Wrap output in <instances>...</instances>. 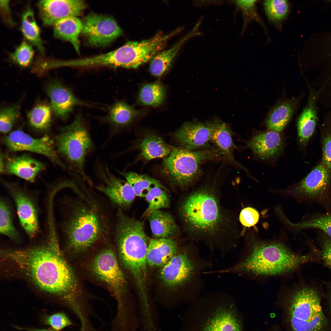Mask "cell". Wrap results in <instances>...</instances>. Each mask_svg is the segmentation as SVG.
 Masks as SVG:
<instances>
[{"mask_svg":"<svg viewBox=\"0 0 331 331\" xmlns=\"http://www.w3.org/2000/svg\"><path fill=\"white\" fill-rule=\"evenodd\" d=\"M247 145L256 156L266 159L281 151L283 142L279 132L269 130L254 136Z\"/></svg>","mask_w":331,"mask_h":331,"instance_id":"obj_24","label":"cell"},{"mask_svg":"<svg viewBox=\"0 0 331 331\" xmlns=\"http://www.w3.org/2000/svg\"><path fill=\"white\" fill-rule=\"evenodd\" d=\"M48 235L43 244L4 250L1 256L39 288L56 297L77 318H82L89 312V304L62 253L56 232Z\"/></svg>","mask_w":331,"mask_h":331,"instance_id":"obj_1","label":"cell"},{"mask_svg":"<svg viewBox=\"0 0 331 331\" xmlns=\"http://www.w3.org/2000/svg\"><path fill=\"white\" fill-rule=\"evenodd\" d=\"M0 233L14 241L20 240L19 234L13 223L11 208L3 197L0 200Z\"/></svg>","mask_w":331,"mask_h":331,"instance_id":"obj_35","label":"cell"},{"mask_svg":"<svg viewBox=\"0 0 331 331\" xmlns=\"http://www.w3.org/2000/svg\"><path fill=\"white\" fill-rule=\"evenodd\" d=\"M21 30L25 38L44 54V51L40 37V30L36 21L33 12L29 8L22 15Z\"/></svg>","mask_w":331,"mask_h":331,"instance_id":"obj_34","label":"cell"},{"mask_svg":"<svg viewBox=\"0 0 331 331\" xmlns=\"http://www.w3.org/2000/svg\"><path fill=\"white\" fill-rule=\"evenodd\" d=\"M96 174L101 181L96 186L115 205L121 208H127L134 201L136 195L130 185L113 174L108 167L100 162L95 166Z\"/></svg>","mask_w":331,"mask_h":331,"instance_id":"obj_15","label":"cell"},{"mask_svg":"<svg viewBox=\"0 0 331 331\" xmlns=\"http://www.w3.org/2000/svg\"><path fill=\"white\" fill-rule=\"evenodd\" d=\"M34 52L32 46L25 42H23L10 54L12 60L20 67L29 66L32 61Z\"/></svg>","mask_w":331,"mask_h":331,"instance_id":"obj_43","label":"cell"},{"mask_svg":"<svg viewBox=\"0 0 331 331\" xmlns=\"http://www.w3.org/2000/svg\"><path fill=\"white\" fill-rule=\"evenodd\" d=\"M247 240L249 253L230 266L216 271V273L274 275L291 271L314 260L311 255H298L281 242L262 240L253 233L249 234Z\"/></svg>","mask_w":331,"mask_h":331,"instance_id":"obj_4","label":"cell"},{"mask_svg":"<svg viewBox=\"0 0 331 331\" xmlns=\"http://www.w3.org/2000/svg\"><path fill=\"white\" fill-rule=\"evenodd\" d=\"M61 230L67 246L76 253L83 252L107 233L104 218L95 208L79 201L68 204Z\"/></svg>","mask_w":331,"mask_h":331,"instance_id":"obj_6","label":"cell"},{"mask_svg":"<svg viewBox=\"0 0 331 331\" xmlns=\"http://www.w3.org/2000/svg\"><path fill=\"white\" fill-rule=\"evenodd\" d=\"M330 306L331 309V291L330 294Z\"/></svg>","mask_w":331,"mask_h":331,"instance_id":"obj_50","label":"cell"},{"mask_svg":"<svg viewBox=\"0 0 331 331\" xmlns=\"http://www.w3.org/2000/svg\"><path fill=\"white\" fill-rule=\"evenodd\" d=\"M45 167L43 163L26 154L9 156L5 162L7 172L30 182L34 181Z\"/></svg>","mask_w":331,"mask_h":331,"instance_id":"obj_23","label":"cell"},{"mask_svg":"<svg viewBox=\"0 0 331 331\" xmlns=\"http://www.w3.org/2000/svg\"><path fill=\"white\" fill-rule=\"evenodd\" d=\"M14 328L19 330L25 331H55L52 329H39L34 327H26L14 325Z\"/></svg>","mask_w":331,"mask_h":331,"instance_id":"obj_48","label":"cell"},{"mask_svg":"<svg viewBox=\"0 0 331 331\" xmlns=\"http://www.w3.org/2000/svg\"><path fill=\"white\" fill-rule=\"evenodd\" d=\"M295 226L299 230H319L331 239V212L314 213L304 221L296 224Z\"/></svg>","mask_w":331,"mask_h":331,"instance_id":"obj_37","label":"cell"},{"mask_svg":"<svg viewBox=\"0 0 331 331\" xmlns=\"http://www.w3.org/2000/svg\"><path fill=\"white\" fill-rule=\"evenodd\" d=\"M165 90L160 84L154 82L146 84L141 89L139 95L140 102L145 105L157 106L163 101Z\"/></svg>","mask_w":331,"mask_h":331,"instance_id":"obj_38","label":"cell"},{"mask_svg":"<svg viewBox=\"0 0 331 331\" xmlns=\"http://www.w3.org/2000/svg\"><path fill=\"white\" fill-rule=\"evenodd\" d=\"M53 25L54 36L70 42L79 54V37L83 28L82 22L77 17H70L58 21Z\"/></svg>","mask_w":331,"mask_h":331,"instance_id":"obj_29","label":"cell"},{"mask_svg":"<svg viewBox=\"0 0 331 331\" xmlns=\"http://www.w3.org/2000/svg\"><path fill=\"white\" fill-rule=\"evenodd\" d=\"M287 194L299 202H315L327 212H331V181L330 173L321 163L301 181L287 191Z\"/></svg>","mask_w":331,"mask_h":331,"instance_id":"obj_12","label":"cell"},{"mask_svg":"<svg viewBox=\"0 0 331 331\" xmlns=\"http://www.w3.org/2000/svg\"><path fill=\"white\" fill-rule=\"evenodd\" d=\"M90 265L93 274L112 291L117 302L116 314L125 313L128 310L126 299L127 282L113 250L107 248L102 250L94 257Z\"/></svg>","mask_w":331,"mask_h":331,"instance_id":"obj_11","label":"cell"},{"mask_svg":"<svg viewBox=\"0 0 331 331\" xmlns=\"http://www.w3.org/2000/svg\"><path fill=\"white\" fill-rule=\"evenodd\" d=\"M209 123L212 131L211 142L218 147L221 154L233 165L244 168L234 158L233 151L235 146L229 126L220 120H215Z\"/></svg>","mask_w":331,"mask_h":331,"instance_id":"obj_25","label":"cell"},{"mask_svg":"<svg viewBox=\"0 0 331 331\" xmlns=\"http://www.w3.org/2000/svg\"><path fill=\"white\" fill-rule=\"evenodd\" d=\"M46 91L50 100L53 112L56 116L62 120H66L76 106H89L77 97L69 89L59 81L49 83Z\"/></svg>","mask_w":331,"mask_h":331,"instance_id":"obj_19","label":"cell"},{"mask_svg":"<svg viewBox=\"0 0 331 331\" xmlns=\"http://www.w3.org/2000/svg\"><path fill=\"white\" fill-rule=\"evenodd\" d=\"M9 2L8 0H1V8L6 21L10 25H13L14 22L11 16Z\"/></svg>","mask_w":331,"mask_h":331,"instance_id":"obj_47","label":"cell"},{"mask_svg":"<svg viewBox=\"0 0 331 331\" xmlns=\"http://www.w3.org/2000/svg\"><path fill=\"white\" fill-rule=\"evenodd\" d=\"M212 131L209 123L188 122L185 123L174 134L180 147L195 151L206 147L211 142Z\"/></svg>","mask_w":331,"mask_h":331,"instance_id":"obj_20","label":"cell"},{"mask_svg":"<svg viewBox=\"0 0 331 331\" xmlns=\"http://www.w3.org/2000/svg\"><path fill=\"white\" fill-rule=\"evenodd\" d=\"M2 182L15 203L22 227L30 238H34L39 229L35 201L28 192L17 184L3 180Z\"/></svg>","mask_w":331,"mask_h":331,"instance_id":"obj_16","label":"cell"},{"mask_svg":"<svg viewBox=\"0 0 331 331\" xmlns=\"http://www.w3.org/2000/svg\"><path fill=\"white\" fill-rule=\"evenodd\" d=\"M259 215L258 212L251 207L243 209L239 215V219L241 224L246 227L255 225L258 222Z\"/></svg>","mask_w":331,"mask_h":331,"instance_id":"obj_46","label":"cell"},{"mask_svg":"<svg viewBox=\"0 0 331 331\" xmlns=\"http://www.w3.org/2000/svg\"><path fill=\"white\" fill-rule=\"evenodd\" d=\"M323 163L331 173V110L324 115L321 127Z\"/></svg>","mask_w":331,"mask_h":331,"instance_id":"obj_40","label":"cell"},{"mask_svg":"<svg viewBox=\"0 0 331 331\" xmlns=\"http://www.w3.org/2000/svg\"><path fill=\"white\" fill-rule=\"evenodd\" d=\"M167 191L159 187L151 189L145 196L148 206L143 215L148 216L153 212L161 208H167L170 204Z\"/></svg>","mask_w":331,"mask_h":331,"instance_id":"obj_39","label":"cell"},{"mask_svg":"<svg viewBox=\"0 0 331 331\" xmlns=\"http://www.w3.org/2000/svg\"><path fill=\"white\" fill-rule=\"evenodd\" d=\"M115 236L120 261L130 275L140 299L147 304L148 266L146 253L149 241L144 223L126 215L117 213Z\"/></svg>","mask_w":331,"mask_h":331,"instance_id":"obj_5","label":"cell"},{"mask_svg":"<svg viewBox=\"0 0 331 331\" xmlns=\"http://www.w3.org/2000/svg\"><path fill=\"white\" fill-rule=\"evenodd\" d=\"M57 151L66 160L72 171L79 174L89 184L92 182L85 170L86 157L94 148L88 127L80 114L61 128L56 139Z\"/></svg>","mask_w":331,"mask_h":331,"instance_id":"obj_8","label":"cell"},{"mask_svg":"<svg viewBox=\"0 0 331 331\" xmlns=\"http://www.w3.org/2000/svg\"><path fill=\"white\" fill-rule=\"evenodd\" d=\"M264 11L269 21L278 27H280L282 22L288 14V2L283 0H265L263 3Z\"/></svg>","mask_w":331,"mask_h":331,"instance_id":"obj_36","label":"cell"},{"mask_svg":"<svg viewBox=\"0 0 331 331\" xmlns=\"http://www.w3.org/2000/svg\"><path fill=\"white\" fill-rule=\"evenodd\" d=\"M37 6L44 25L50 26L62 19L76 17L86 4L80 0H43L39 1Z\"/></svg>","mask_w":331,"mask_h":331,"instance_id":"obj_18","label":"cell"},{"mask_svg":"<svg viewBox=\"0 0 331 331\" xmlns=\"http://www.w3.org/2000/svg\"><path fill=\"white\" fill-rule=\"evenodd\" d=\"M116 170L130 185L136 196L145 197L149 192L155 187L161 188L167 191L166 187L159 181L147 175L133 172H124Z\"/></svg>","mask_w":331,"mask_h":331,"instance_id":"obj_30","label":"cell"},{"mask_svg":"<svg viewBox=\"0 0 331 331\" xmlns=\"http://www.w3.org/2000/svg\"><path fill=\"white\" fill-rule=\"evenodd\" d=\"M216 191L208 185L192 192L182 201L180 213L192 239L224 256L233 249L235 241L228 235L231 221L223 211Z\"/></svg>","mask_w":331,"mask_h":331,"instance_id":"obj_2","label":"cell"},{"mask_svg":"<svg viewBox=\"0 0 331 331\" xmlns=\"http://www.w3.org/2000/svg\"><path fill=\"white\" fill-rule=\"evenodd\" d=\"M40 321L42 324L49 326L55 331H60L74 325L67 314L63 312L43 314L40 317Z\"/></svg>","mask_w":331,"mask_h":331,"instance_id":"obj_42","label":"cell"},{"mask_svg":"<svg viewBox=\"0 0 331 331\" xmlns=\"http://www.w3.org/2000/svg\"><path fill=\"white\" fill-rule=\"evenodd\" d=\"M256 0H237L235 1L237 8L242 11L244 17L245 22L251 19L259 21L257 16L255 6Z\"/></svg>","mask_w":331,"mask_h":331,"instance_id":"obj_44","label":"cell"},{"mask_svg":"<svg viewBox=\"0 0 331 331\" xmlns=\"http://www.w3.org/2000/svg\"><path fill=\"white\" fill-rule=\"evenodd\" d=\"M298 101L288 99L277 103L270 110L266 119V124L269 130L279 132L289 123L297 108Z\"/></svg>","mask_w":331,"mask_h":331,"instance_id":"obj_26","label":"cell"},{"mask_svg":"<svg viewBox=\"0 0 331 331\" xmlns=\"http://www.w3.org/2000/svg\"><path fill=\"white\" fill-rule=\"evenodd\" d=\"M139 147L141 155L146 160L167 156L172 150L161 138L151 134L145 136Z\"/></svg>","mask_w":331,"mask_h":331,"instance_id":"obj_31","label":"cell"},{"mask_svg":"<svg viewBox=\"0 0 331 331\" xmlns=\"http://www.w3.org/2000/svg\"><path fill=\"white\" fill-rule=\"evenodd\" d=\"M182 247L173 238L150 239L146 258L148 267L157 270L165 265Z\"/></svg>","mask_w":331,"mask_h":331,"instance_id":"obj_22","label":"cell"},{"mask_svg":"<svg viewBox=\"0 0 331 331\" xmlns=\"http://www.w3.org/2000/svg\"><path fill=\"white\" fill-rule=\"evenodd\" d=\"M220 154L218 149L189 151L174 147L163 162L162 172L170 182L185 188L188 186L201 174V164Z\"/></svg>","mask_w":331,"mask_h":331,"instance_id":"obj_10","label":"cell"},{"mask_svg":"<svg viewBox=\"0 0 331 331\" xmlns=\"http://www.w3.org/2000/svg\"><path fill=\"white\" fill-rule=\"evenodd\" d=\"M154 238H173L180 233V230L173 216L160 210L147 216Z\"/></svg>","mask_w":331,"mask_h":331,"instance_id":"obj_27","label":"cell"},{"mask_svg":"<svg viewBox=\"0 0 331 331\" xmlns=\"http://www.w3.org/2000/svg\"><path fill=\"white\" fill-rule=\"evenodd\" d=\"M288 312L293 331H326L327 319L322 308L320 295L314 287L305 286L292 294Z\"/></svg>","mask_w":331,"mask_h":331,"instance_id":"obj_9","label":"cell"},{"mask_svg":"<svg viewBox=\"0 0 331 331\" xmlns=\"http://www.w3.org/2000/svg\"><path fill=\"white\" fill-rule=\"evenodd\" d=\"M52 112L50 105L44 101L39 102L27 113L29 123L35 130L47 131L50 128Z\"/></svg>","mask_w":331,"mask_h":331,"instance_id":"obj_33","label":"cell"},{"mask_svg":"<svg viewBox=\"0 0 331 331\" xmlns=\"http://www.w3.org/2000/svg\"><path fill=\"white\" fill-rule=\"evenodd\" d=\"M82 32L91 45L104 47L120 36L122 30L112 18L95 13L86 17Z\"/></svg>","mask_w":331,"mask_h":331,"instance_id":"obj_17","label":"cell"},{"mask_svg":"<svg viewBox=\"0 0 331 331\" xmlns=\"http://www.w3.org/2000/svg\"><path fill=\"white\" fill-rule=\"evenodd\" d=\"M213 265L211 261L201 255L194 245L182 247L157 270V289L165 294L192 302L201 296L204 284L203 275Z\"/></svg>","mask_w":331,"mask_h":331,"instance_id":"obj_3","label":"cell"},{"mask_svg":"<svg viewBox=\"0 0 331 331\" xmlns=\"http://www.w3.org/2000/svg\"><path fill=\"white\" fill-rule=\"evenodd\" d=\"M330 66H331V62H330Z\"/></svg>","mask_w":331,"mask_h":331,"instance_id":"obj_51","label":"cell"},{"mask_svg":"<svg viewBox=\"0 0 331 331\" xmlns=\"http://www.w3.org/2000/svg\"><path fill=\"white\" fill-rule=\"evenodd\" d=\"M0 173H3L5 171V162L2 155L1 154L0 158Z\"/></svg>","mask_w":331,"mask_h":331,"instance_id":"obj_49","label":"cell"},{"mask_svg":"<svg viewBox=\"0 0 331 331\" xmlns=\"http://www.w3.org/2000/svg\"><path fill=\"white\" fill-rule=\"evenodd\" d=\"M20 105L19 103L2 108L0 111V130L6 134L11 129L20 115Z\"/></svg>","mask_w":331,"mask_h":331,"instance_id":"obj_41","label":"cell"},{"mask_svg":"<svg viewBox=\"0 0 331 331\" xmlns=\"http://www.w3.org/2000/svg\"><path fill=\"white\" fill-rule=\"evenodd\" d=\"M309 95L306 105L299 115L297 121L298 136L302 145H306L313 134L318 120V94L307 83Z\"/></svg>","mask_w":331,"mask_h":331,"instance_id":"obj_21","label":"cell"},{"mask_svg":"<svg viewBox=\"0 0 331 331\" xmlns=\"http://www.w3.org/2000/svg\"><path fill=\"white\" fill-rule=\"evenodd\" d=\"M3 141L6 146L12 151H27L41 154L54 164L69 170V167L59 158L54 147L53 141L48 136L35 138L18 129L5 137Z\"/></svg>","mask_w":331,"mask_h":331,"instance_id":"obj_14","label":"cell"},{"mask_svg":"<svg viewBox=\"0 0 331 331\" xmlns=\"http://www.w3.org/2000/svg\"><path fill=\"white\" fill-rule=\"evenodd\" d=\"M192 331H242L235 302L230 295L214 292L192 302Z\"/></svg>","mask_w":331,"mask_h":331,"instance_id":"obj_7","label":"cell"},{"mask_svg":"<svg viewBox=\"0 0 331 331\" xmlns=\"http://www.w3.org/2000/svg\"><path fill=\"white\" fill-rule=\"evenodd\" d=\"M192 32L171 48L160 52L153 57L150 66V71L153 75L160 77L167 71L181 46L188 38L192 36Z\"/></svg>","mask_w":331,"mask_h":331,"instance_id":"obj_32","label":"cell"},{"mask_svg":"<svg viewBox=\"0 0 331 331\" xmlns=\"http://www.w3.org/2000/svg\"><path fill=\"white\" fill-rule=\"evenodd\" d=\"M318 239L321 247V258L331 269V239L320 231Z\"/></svg>","mask_w":331,"mask_h":331,"instance_id":"obj_45","label":"cell"},{"mask_svg":"<svg viewBox=\"0 0 331 331\" xmlns=\"http://www.w3.org/2000/svg\"><path fill=\"white\" fill-rule=\"evenodd\" d=\"M173 34L159 33L148 39L127 42L117 48L120 67L135 68L153 58L161 51Z\"/></svg>","mask_w":331,"mask_h":331,"instance_id":"obj_13","label":"cell"},{"mask_svg":"<svg viewBox=\"0 0 331 331\" xmlns=\"http://www.w3.org/2000/svg\"><path fill=\"white\" fill-rule=\"evenodd\" d=\"M137 113V111L134 109L123 102H117L111 106L104 120L112 129L107 142L115 135L119 129L129 124Z\"/></svg>","mask_w":331,"mask_h":331,"instance_id":"obj_28","label":"cell"}]
</instances>
